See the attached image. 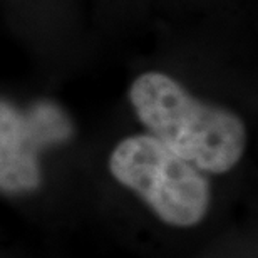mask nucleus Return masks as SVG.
<instances>
[{
  "mask_svg": "<svg viewBox=\"0 0 258 258\" xmlns=\"http://www.w3.org/2000/svg\"><path fill=\"white\" fill-rule=\"evenodd\" d=\"M129 99L153 136L195 168L225 173L243 156L246 129L240 117L200 102L163 72L136 77Z\"/></svg>",
  "mask_w": 258,
  "mask_h": 258,
  "instance_id": "1",
  "label": "nucleus"
},
{
  "mask_svg": "<svg viewBox=\"0 0 258 258\" xmlns=\"http://www.w3.org/2000/svg\"><path fill=\"white\" fill-rule=\"evenodd\" d=\"M109 168L117 181L146 200L169 225H196L208 211V181L154 136L139 134L121 141L111 154Z\"/></svg>",
  "mask_w": 258,
  "mask_h": 258,
  "instance_id": "2",
  "label": "nucleus"
},
{
  "mask_svg": "<svg viewBox=\"0 0 258 258\" xmlns=\"http://www.w3.org/2000/svg\"><path fill=\"white\" fill-rule=\"evenodd\" d=\"M42 139L29 116L0 102V189L20 193L39 184L37 148Z\"/></svg>",
  "mask_w": 258,
  "mask_h": 258,
  "instance_id": "3",
  "label": "nucleus"
}]
</instances>
